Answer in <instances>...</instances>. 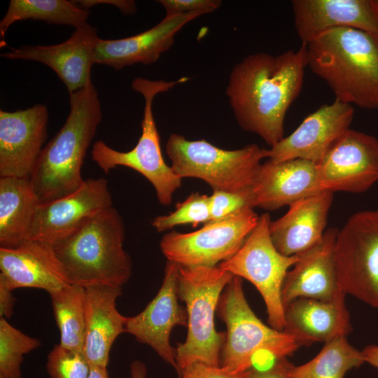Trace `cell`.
Wrapping results in <instances>:
<instances>
[{
  "mask_svg": "<svg viewBox=\"0 0 378 378\" xmlns=\"http://www.w3.org/2000/svg\"><path fill=\"white\" fill-rule=\"evenodd\" d=\"M353 106L335 99L308 115L288 136L271 147L268 160L279 162L303 159L317 164L337 140L350 129Z\"/></svg>",
  "mask_w": 378,
  "mask_h": 378,
  "instance_id": "obj_16",
  "label": "cell"
},
{
  "mask_svg": "<svg viewBox=\"0 0 378 378\" xmlns=\"http://www.w3.org/2000/svg\"><path fill=\"white\" fill-rule=\"evenodd\" d=\"M233 276L218 266L180 267L178 295L186 304L188 332L185 342L176 348L178 376L195 363L220 366L225 332L216 331L214 314L220 295Z\"/></svg>",
  "mask_w": 378,
  "mask_h": 378,
  "instance_id": "obj_5",
  "label": "cell"
},
{
  "mask_svg": "<svg viewBox=\"0 0 378 378\" xmlns=\"http://www.w3.org/2000/svg\"><path fill=\"white\" fill-rule=\"evenodd\" d=\"M246 372L231 371L221 366L195 363L186 368L180 378H246Z\"/></svg>",
  "mask_w": 378,
  "mask_h": 378,
  "instance_id": "obj_35",
  "label": "cell"
},
{
  "mask_svg": "<svg viewBox=\"0 0 378 378\" xmlns=\"http://www.w3.org/2000/svg\"><path fill=\"white\" fill-rule=\"evenodd\" d=\"M0 284L12 291L33 288L50 295L71 284L53 246L38 240L0 247Z\"/></svg>",
  "mask_w": 378,
  "mask_h": 378,
  "instance_id": "obj_18",
  "label": "cell"
},
{
  "mask_svg": "<svg viewBox=\"0 0 378 378\" xmlns=\"http://www.w3.org/2000/svg\"><path fill=\"white\" fill-rule=\"evenodd\" d=\"M365 363L378 368V345H369L361 351Z\"/></svg>",
  "mask_w": 378,
  "mask_h": 378,
  "instance_id": "obj_39",
  "label": "cell"
},
{
  "mask_svg": "<svg viewBox=\"0 0 378 378\" xmlns=\"http://www.w3.org/2000/svg\"><path fill=\"white\" fill-rule=\"evenodd\" d=\"M307 66L335 99L378 110V36L351 27L329 29L307 43Z\"/></svg>",
  "mask_w": 378,
  "mask_h": 378,
  "instance_id": "obj_2",
  "label": "cell"
},
{
  "mask_svg": "<svg viewBox=\"0 0 378 378\" xmlns=\"http://www.w3.org/2000/svg\"><path fill=\"white\" fill-rule=\"evenodd\" d=\"M254 207L251 188L234 192L213 190L210 196V220L206 224L227 220Z\"/></svg>",
  "mask_w": 378,
  "mask_h": 378,
  "instance_id": "obj_33",
  "label": "cell"
},
{
  "mask_svg": "<svg viewBox=\"0 0 378 378\" xmlns=\"http://www.w3.org/2000/svg\"><path fill=\"white\" fill-rule=\"evenodd\" d=\"M125 237L122 218L113 206L52 246L71 284L122 288L132 271L131 258L123 247Z\"/></svg>",
  "mask_w": 378,
  "mask_h": 378,
  "instance_id": "obj_4",
  "label": "cell"
},
{
  "mask_svg": "<svg viewBox=\"0 0 378 378\" xmlns=\"http://www.w3.org/2000/svg\"><path fill=\"white\" fill-rule=\"evenodd\" d=\"M99 37L97 29L86 23L76 29L65 41L52 46H24L1 54L7 59L42 63L52 69L69 93L90 82L95 47Z\"/></svg>",
  "mask_w": 378,
  "mask_h": 378,
  "instance_id": "obj_17",
  "label": "cell"
},
{
  "mask_svg": "<svg viewBox=\"0 0 378 378\" xmlns=\"http://www.w3.org/2000/svg\"><path fill=\"white\" fill-rule=\"evenodd\" d=\"M40 341L0 318V377L22 378L23 356L39 347Z\"/></svg>",
  "mask_w": 378,
  "mask_h": 378,
  "instance_id": "obj_30",
  "label": "cell"
},
{
  "mask_svg": "<svg viewBox=\"0 0 378 378\" xmlns=\"http://www.w3.org/2000/svg\"><path fill=\"white\" fill-rule=\"evenodd\" d=\"M90 10L67 0H10L0 21V46L6 45V32L14 22L33 20L66 24L75 29L88 23Z\"/></svg>",
  "mask_w": 378,
  "mask_h": 378,
  "instance_id": "obj_27",
  "label": "cell"
},
{
  "mask_svg": "<svg viewBox=\"0 0 378 378\" xmlns=\"http://www.w3.org/2000/svg\"><path fill=\"white\" fill-rule=\"evenodd\" d=\"M270 222L268 213L259 216L240 249L218 266L256 288L265 302L270 326L282 331L285 327L282 287L288 269L298 262L299 255L286 256L276 249L270 237Z\"/></svg>",
  "mask_w": 378,
  "mask_h": 378,
  "instance_id": "obj_9",
  "label": "cell"
},
{
  "mask_svg": "<svg viewBox=\"0 0 378 378\" xmlns=\"http://www.w3.org/2000/svg\"><path fill=\"white\" fill-rule=\"evenodd\" d=\"M335 262L341 289L378 307V209L349 217L337 234Z\"/></svg>",
  "mask_w": 378,
  "mask_h": 378,
  "instance_id": "obj_10",
  "label": "cell"
},
{
  "mask_svg": "<svg viewBox=\"0 0 378 378\" xmlns=\"http://www.w3.org/2000/svg\"><path fill=\"white\" fill-rule=\"evenodd\" d=\"M166 152L174 172L181 178L204 181L213 190L239 192L250 188L270 150L251 144L236 150H225L205 139L190 141L172 134Z\"/></svg>",
  "mask_w": 378,
  "mask_h": 378,
  "instance_id": "obj_8",
  "label": "cell"
},
{
  "mask_svg": "<svg viewBox=\"0 0 378 378\" xmlns=\"http://www.w3.org/2000/svg\"><path fill=\"white\" fill-rule=\"evenodd\" d=\"M84 354L92 367L107 368L116 338L125 332V316L116 307L122 288L97 285L85 287Z\"/></svg>",
  "mask_w": 378,
  "mask_h": 378,
  "instance_id": "obj_24",
  "label": "cell"
},
{
  "mask_svg": "<svg viewBox=\"0 0 378 378\" xmlns=\"http://www.w3.org/2000/svg\"><path fill=\"white\" fill-rule=\"evenodd\" d=\"M251 190L254 206L269 211L321 192L316 164L303 159L268 160L259 167Z\"/></svg>",
  "mask_w": 378,
  "mask_h": 378,
  "instance_id": "obj_22",
  "label": "cell"
},
{
  "mask_svg": "<svg viewBox=\"0 0 378 378\" xmlns=\"http://www.w3.org/2000/svg\"><path fill=\"white\" fill-rule=\"evenodd\" d=\"M0 378H1V377H0Z\"/></svg>",
  "mask_w": 378,
  "mask_h": 378,
  "instance_id": "obj_43",
  "label": "cell"
},
{
  "mask_svg": "<svg viewBox=\"0 0 378 378\" xmlns=\"http://www.w3.org/2000/svg\"><path fill=\"white\" fill-rule=\"evenodd\" d=\"M39 204L29 178L0 177V247L14 248L30 239Z\"/></svg>",
  "mask_w": 378,
  "mask_h": 378,
  "instance_id": "obj_26",
  "label": "cell"
},
{
  "mask_svg": "<svg viewBox=\"0 0 378 378\" xmlns=\"http://www.w3.org/2000/svg\"><path fill=\"white\" fill-rule=\"evenodd\" d=\"M259 216L249 209L198 230L164 234L160 242L167 260L181 267H216L234 255L256 226Z\"/></svg>",
  "mask_w": 378,
  "mask_h": 378,
  "instance_id": "obj_11",
  "label": "cell"
},
{
  "mask_svg": "<svg viewBox=\"0 0 378 378\" xmlns=\"http://www.w3.org/2000/svg\"><path fill=\"white\" fill-rule=\"evenodd\" d=\"M209 220L210 196L193 192L183 202L177 203L173 212L154 218L151 225L162 232L179 225L190 224L196 227L200 224H206Z\"/></svg>",
  "mask_w": 378,
  "mask_h": 378,
  "instance_id": "obj_31",
  "label": "cell"
},
{
  "mask_svg": "<svg viewBox=\"0 0 378 378\" xmlns=\"http://www.w3.org/2000/svg\"><path fill=\"white\" fill-rule=\"evenodd\" d=\"M12 290L0 284V316L9 318L13 313L15 298Z\"/></svg>",
  "mask_w": 378,
  "mask_h": 378,
  "instance_id": "obj_38",
  "label": "cell"
},
{
  "mask_svg": "<svg viewBox=\"0 0 378 378\" xmlns=\"http://www.w3.org/2000/svg\"><path fill=\"white\" fill-rule=\"evenodd\" d=\"M377 4H378V0H377Z\"/></svg>",
  "mask_w": 378,
  "mask_h": 378,
  "instance_id": "obj_42",
  "label": "cell"
},
{
  "mask_svg": "<svg viewBox=\"0 0 378 378\" xmlns=\"http://www.w3.org/2000/svg\"><path fill=\"white\" fill-rule=\"evenodd\" d=\"M48 122L45 104L0 111V177L30 178L45 147Z\"/></svg>",
  "mask_w": 378,
  "mask_h": 378,
  "instance_id": "obj_14",
  "label": "cell"
},
{
  "mask_svg": "<svg viewBox=\"0 0 378 378\" xmlns=\"http://www.w3.org/2000/svg\"><path fill=\"white\" fill-rule=\"evenodd\" d=\"M295 31L302 43L337 27H351L378 36L377 0H293Z\"/></svg>",
  "mask_w": 378,
  "mask_h": 378,
  "instance_id": "obj_20",
  "label": "cell"
},
{
  "mask_svg": "<svg viewBox=\"0 0 378 378\" xmlns=\"http://www.w3.org/2000/svg\"><path fill=\"white\" fill-rule=\"evenodd\" d=\"M361 351H358L341 337L325 343L321 351L309 362L293 365L290 378H343L346 372L364 363Z\"/></svg>",
  "mask_w": 378,
  "mask_h": 378,
  "instance_id": "obj_29",
  "label": "cell"
},
{
  "mask_svg": "<svg viewBox=\"0 0 378 378\" xmlns=\"http://www.w3.org/2000/svg\"><path fill=\"white\" fill-rule=\"evenodd\" d=\"M180 267L167 260L162 284L156 295L142 312L133 316H125V332L151 347L176 371V349L170 344V335L174 327L188 326L186 309L178 302Z\"/></svg>",
  "mask_w": 378,
  "mask_h": 378,
  "instance_id": "obj_13",
  "label": "cell"
},
{
  "mask_svg": "<svg viewBox=\"0 0 378 378\" xmlns=\"http://www.w3.org/2000/svg\"><path fill=\"white\" fill-rule=\"evenodd\" d=\"M292 366L293 364L286 358H284L269 369L247 370L246 378H290V372Z\"/></svg>",
  "mask_w": 378,
  "mask_h": 378,
  "instance_id": "obj_36",
  "label": "cell"
},
{
  "mask_svg": "<svg viewBox=\"0 0 378 378\" xmlns=\"http://www.w3.org/2000/svg\"><path fill=\"white\" fill-rule=\"evenodd\" d=\"M316 165L321 192H363L378 181V139L349 129Z\"/></svg>",
  "mask_w": 378,
  "mask_h": 378,
  "instance_id": "obj_12",
  "label": "cell"
},
{
  "mask_svg": "<svg viewBox=\"0 0 378 378\" xmlns=\"http://www.w3.org/2000/svg\"><path fill=\"white\" fill-rule=\"evenodd\" d=\"M188 80L187 77L174 81L151 80L141 77L134 78L132 88L144 99L141 134L137 144L132 150L122 152L99 140L94 143L91 150L92 160L106 174L118 166L129 167L140 173L152 184L159 202L164 206L172 203L174 192L181 186L182 178L163 158L160 135L153 114V101L158 94L165 92Z\"/></svg>",
  "mask_w": 378,
  "mask_h": 378,
  "instance_id": "obj_6",
  "label": "cell"
},
{
  "mask_svg": "<svg viewBox=\"0 0 378 378\" xmlns=\"http://www.w3.org/2000/svg\"><path fill=\"white\" fill-rule=\"evenodd\" d=\"M338 232L335 227L328 229L318 244L298 255L284 281V307L300 298L330 301L346 295L339 285L335 262Z\"/></svg>",
  "mask_w": 378,
  "mask_h": 378,
  "instance_id": "obj_19",
  "label": "cell"
},
{
  "mask_svg": "<svg viewBox=\"0 0 378 378\" xmlns=\"http://www.w3.org/2000/svg\"><path fill=\"white\" fill-rule=\"evenodd\" d=\"M216 313L226 326L220 366L229 370H248L253 358L260 351L283 358L307 346L300 338L268 326L256 316L247 302L239 276H234L224 288Z\"/></svg>",
  "mask_w": 378,
  "mask_h": 378,
  "instance_id": "obj_7",
  "label": "cell"
},
{
  "mask_svg": "<svg viewBox=\"0 0 378 378\" xmlns=\"http://www.w3.org/2000/svg\"><path fill=\"white\" fill-rule=\"evenodd\" d=\"M204 15L195 12L164 18L152 28L120 39L99 38L94 50V64L120 70L137 63L149 65L174 43L176 34L188 22Z\"/></svg>",
  "mask_w": 378,
  "mask_h": 378,
  "instance_id": "obj_21",
  "label": "cell"
},
{
  "mask_svg": "<svg viewBox=\"0 0 378 378\" xmlns=\"http://www.w3.org/2000/svg\"><path fill=\"white\" fill-rule=\"evenodd\" d=\"M333 193L322 191L301 199L289 205L282 217L271 220V239L279 253L298 255L322 239Z\"/></svg>",
  "mask_w": 378,
  "mask_h": 378,
  "instance_id": "obj_23",
  "label": "cell"
},
{
  "mask_svg": "<svg viewBox=\"0 0 378 378\" xmlns=\"http://www.w3.org/2000/svg\"><path fill=\"white\" fill-rule=\"evenodd\" d=\"M130 378H146L147 369L141 360H134L130 364Z\"/></svg>",
  "mask_w": 378,
  "mask_h": 378,
  "instance_id": "obj_40",
  "label": "cell"
},
{
  "mask_svg": "<svg viewBox=\"0 0 378 378\" xmlns=\"http://www.w3.org/2000/svg\"><path fill=\"white\" fill-rule=\"evenodd\" d=\"M74 1L80 8L87 10L97 4H109L116 6L123 14L126 15L132 14L136 10L135 1L131 0H80Z\"/></svg>",
  "mask_w": 378,
  "mask_h": 378,
  "instance_id": "obj_37",
  "label": "cell"
},
{
  "mask_svg": "<svg viewBox=\"0 0 378 378\" xmlns=\"http://www.w3.org/2000/svg\"><path fill=\"white\" fill-rule=\"evenodd\" d=\"M158 2L165 10V16H174L195 12L204 14L218 9L221 1L219 0H160Z\"/></svg>",
  "mask_w": 378,
  "mask_h": 378,
  "instance_id": "obj_34",
  "label": "cell"
},
{
  "mask_svg": "<svg viewBox=\"0 0 378 378\" xmlns=\"http://www.w3.org/2000/svg\"><path fill=\"white\" fill-rule=\"evenodd\" d=\"M88 378H111L108 373L107 368L92 367Z\"/></svg>",
  "mask_w": 378,
  "mask_h": 378,
  "instance_id": "obj_41",
  "label": "cell"
},
{
  "mask_svg": "<svg viewBox=\"0 0 378 378\" xmlns=\"http://www.w3.org/2000/svg\"><path fill=\"white\" fill-rule=\"evenodd\" d=\"M52 309L58 327L59 344L83 352L85 336V289L70 284L50 294Z\"/></svg>",
  "mask_w": 378,
  "mask_h": 378,
  "instance_id": "obj_28",
  "label": "cell"
},
{
  "mask_svg": "<svg viewBox=\"0 0 378 378\" xmlns=\"http://www.w3.org/2000/svg\"><path fill=\"white\" fill-rule=\"evenodd\" d=\"M46 369L50 378H88L91 366L84 353L57 344L48 355Z\"/></svg>",
  "mask_w": 378,
  "mask_h": 378,
  "instance_id": "obj_32",
  "label": "cell"
},
{
  "mask_svg": "<svg viewBox=\"0 0 378 378\" xmlns=\"http://www.w3.org/2000/svg\"><path fill=\"white\" fill-rule=\"evenodd\" d=\"M342 295L330 301L300 298L284 306V330L302 340L307 346L346 337L352 330Z\"/></svg>",
  "mask_w": 378,
  "mask_h": 378,
  "instance_id": "obj_25",
  "label": "cell"
},
{
  "mask_svg": "<svg viewBox=\"0 0 378 378\" xmlns=\"http://www.w3.org/2000/svg\"><path fill=\"white\" fill-rule=\"evenodd\" d=\"M70 111L59 130L45 146L29 179L40 204L78 190L84 183L81 169L102 118L92 81L69 93Z\"/></svg>",
  "mask_w": 378,
  "mask_h": 378,
  "instance_id": "obj_3",
  "label": "cell"
},
{
  "mask_svg": "<svg viewBox=\"0 0 378 378\" xmlns=\"http://www.w3.org/2000/svg\"><path fill=\"white\" fill-rule=\"evenodd\" d=\"M307 67L306 44L277 55L251 54L232 69L226 94L239 125L274 146L284 137L286 113Z\"/></svg>",
  "mask_w": 378,
  "mask_h": 378,
  "instance_id": "obj_1",
  "label": "cell"
},
{
  "mask_svg": "<svg viewBox=\"0 0 378 378\" xmlns=\"http://www.w3.org/2000/svg\"><path fill=\"white\" fill-rule=\"evenodd\" d=\"M111 206L108 181L104 178H88L75 192L38 205L29 239L52 246Z\"/></svg>",
  "mask_w": 378,
  "mask_h": 378,
  "instance_id": "obj_15",
  "label": "cell"
}]
</instances>
